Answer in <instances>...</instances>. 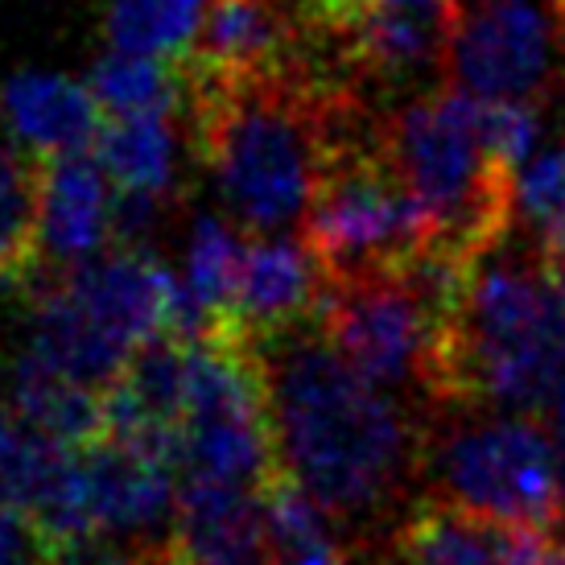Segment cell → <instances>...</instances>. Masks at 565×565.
<instances>
[{"mask_svg":"<svg viewBox=\"0 0 565 565\" xmlns=\"http://www.w3.org/2000/svg\"><path fill=\"white\" fill-rule=\"evenodd\" d=\"M244 268V239L220 215H203L190 227L186 244V281L206 306L211 322H236V285Z\"/></svg>","mask_w":565,"mask_h":565,"instance_id":"44dd1931","label":"cell"},{"mask_svg":"<svg viewBox=\"0 0 565 565\" xmlns=\"http://www.w3.org/2000/svg\"><path fill=\"white\" fill-rule=\"evenodd\" d=\"M565 367V306L541 265L487 252L455 322L441 330L425 396L455 408L545 413Z\"/></svg>","mask_w":565,"mask_h":565,"instance_id":"7a4b0ae2","label":"cell"},{"mask_svg":"<svg viewBox=\"0 0 565 565\" xmlns=\"http://www.w3.org/2000/svg\"><path fill=\"white\" fill-rule=\"evenodd\" d=\"M203 4L206 0H111L104 17L108 46L178 63L203 30Z\"/></svg>","mask_w":565,"mask_h":565,"instance_id":"d6986e66","label":"cell"},{"mask_svg":"<svg viewBox=\"0 0 565 565\" xmlns=\"http://www.w3.org/2000/svg\"><path fill=\"white\" fill-rule=\"evenodd\" d=\"M396 557L405 565H545L550 545L541 529L425 495L396 529Z\"/></svg>","mask_w":565,"mask_h":565,"instance_id":"30bf717a","label":"cell"},{"mask_svg":"<svg viewBox=\"0 0 565 565\" xmlns=\"http://www.w3.org/2000/svg\"><path fill=\"white\" fill-rule=\"evenodd\" d=\"M516 215L541 236V244L565 239V145L520 166Z\"/></svg>","mask_w":565,"mask_h":565,"instance_id":"7402d4cb","label":"cell"},{"mask_svg":"<svg viewBox=\"0 0 565 565\" xmlns=\"http://www.w3.org/2000/svg\"><path fill=\"white\" fill-rule=\"evenodd\" d=\"M462 0H367L334 46L351 75L417 83L450 58Z\"/></svg>","mask_w":565,"mask_h":565,"instance_id":"ba28073f","label":"cell"},{"mask_svg":"<svg viewBox=\"0 0 565 565\" xmlns=\"http://www.w3.org/2000/svg\"><path fill=\"white\" fill-rule=\"evenodd\" d=\"M42 161V252L58 265H79L111 244V199L108 178L95 149L50 153Z\"/></svg>","mask_w":565,"mask_h":565,"instance_id":"7c38bea8","label":"cell"},{"mask_svg":"<svg viewBox=\"0 0 565 565\" xmlns=\"http://www.w3.org/2000/svg\"><path fill=\"white\" fill-rule=\"evenodd\" d=\"M475 125L483 145L495 158L516 170L536 158V137H541V104L529 99H479L475 95Z\"/></svg>","mask_w":565,"mask_h":565,"instance_id":"603a6c76","label":"cell"},{"mask_svg":"<svg viewBox=\"0 0 565 565\" xmlns=\"http://www.w3.org/2000/svg\"><path fill=\"white\" fill-rule=\"evenodd\" d=\"M545 425H550L553 441H557V450H562V467H565V367H562V380H557V388H553L550 405H545Z\"/></svg>","mask_w":565,"mask_h":565,"instance_id":"4316f807","label":"cell"},{"mask_svg":"<svg viewBox=\"0 0 565 565\" xmlns=\"http://www.w3.org/2000/svg\"><path fill=\"white\" fill-rule=\"evenodd\" d=\"M438 479L450 500L541 533L565 520L562 450L533 413H500L455 429L438 450Z\"/></svg>","mask_w":565,"mask_h":565,"instance_id":"5b68a950","label":"cell"},{"mask_svg":"<svg viewBox=\"0 0 565 565\" xmlns=\"http://www.w3.org/2000/svg\"><path fill=\"white\" fill-rule=\"evenodd\" d=\"M9 405L25 425L54 441H66L75 450H87L92 441L108 434V417H104V393L83 384V380L66 376L63 367H54L46 355H38L25 347L13 363L9 376Z\"/></svg>","mask_w":565,"mask_h":565,"instance_id":"2e32d148","label":"cell"},{"mask_svg":"<svg viewBox=\"0 0 565 565\" xmlns=\"http://www.w3.org/2000/svg\"><path fill=\"white\" fill-rule=\"evenodd\" d=\"M83 467H87V491H92V512L99 529L145 536L158 529L161 516H173L178 467L166 458L104 434L83 450Z\"/></svg>","mask_w":565,"mask_h":565,"instance_id":"4fadbf2b","label":"cell"},{"mask_svg":"<svg viewBox=\"0 0 565 565\" xmlns=\"http://www.w3.org/2000/svg\"><path fill=\"white\" fill-rule=\"evenodd\" d=\"M545 565H565V545H562V550H550V557H545Z\"/></svg>","mask_w":565,"mask_h":565,"instance_id":"f1b7e54d","label":"cell"},{"mask_svg":"<svg viewBox=\"0 0 565 565\" xmlns=\"http://www.w3.org/2000/svg\"><path fill=\"white\" fill-rule=\"evenodd\" d=\"M310 322L372 384H417L422 393L446 330L405 273H376L355 281L322 277Z\"/></svg>","mask_w":565,"mask_h":565,"instance_id":"8992f818","label":"cell"},{"mask_svg":"<svg viewBox=\"0 0 565 565\" xmlns=\"http://www.w3.org/2000/svg\"><path fill=\"white\" fill-rule=\"evenodd\" d=\"M565 46L553 0H462L446 66L455 87L479 99H529L541 104L557 92Z\"/></svg>","mask_w":565,"mask_h":565,"instance_id":"52a82bcc","label":"cell"},{"mask_svg":"<svg viewBox=\"0 0 565 565\" xmlns=\"http://www.w3.org/2000/svg\"><path fill=\"white\" fill-rule=\"evenodd\" d=\"M4 565H54V562H50V550L42 545V536H33V545H25V550L17 553V557H9Z\"/></svg>","mask_w":565,"mask_h":565,"instance_id":"83f0119b","label":"cell"},{"mask_svg":"<svg viewBox=\"0 0 565 565\" xmlns=\"http://www.w3.org/2000/svg\"><path fill=\"white\" fill-rule=\"evenodd\" d=\"M42 260V161L0 132V277L30 281Z\"/></svg>","mask_w":565,"mask_h":565,"instance_id":"ac0fdd59","label":"cell"},{"mask_svg":"<svg viewBox=\"0 0 565 565\" xmlns=\"http://www.w3.org/2000/svg\"><path fill=\"white\" fill-rule=\"evenodd\" d=\"M541 273H545V281L553 285L557 301L565 306V239L541 244Z\"/></svg>","mask_w":565,"mask_h":565,"instance_id":"484cf974","label":"cell"},{"mask_svg":"<svg viewBox=\"0 0 565 565\" xmlns=\"http://www.w3.org/2000/svg\"><path fill=\"white\" fill-rule=\"evenodd\" d=\"M318 289H322V268L310 256L306 239L294 244V239L268 232V236L244 244V268H239L232 318L252 339H268L298 322H310Z\"/></svg>","mask_w":565,"mask_h":565,"instance_id":"5bb4252c","label":"cell"},{"mask_svg":"<svg viewBox=\"0 0 565 565\" xmlns=\"http://www.w3.org/2000/svg\"><path fill=\"white\" fill-rule=\"evenodd\" d=\"M0 108H4L13 137L33 158L95 149V137L108 116L92 87L63 79V75H42V71H25L4 83Z\"/></svg>","mask_w":565,"mask_h":565,"instance_id":"9a60e30c","label":"cell"},{"mask_svg":"<svg viewBox=\"0 0 565 565\" xmlns=\"http://www.w3.org/2000/svg\"><path fill=\"white\" fill-rule=\"evenodd\" d=\"M363 4H367V0H301V17L310 21V30L334 42V38L360 17Z\"/></svg>","mask_w":565,"mask_h":565,"instance_id":"cb8c5ba5","label":"cell"},{"mask_svg":"<svg viewBox=\"0 0 565 565\" xmlns=\"http://www.w3.org/2000/svg\"><path fill=\"white\" fill-rule=\"evenodd\" d=\"M161 553L166 565H277L265 495L220 479H182Z\"/></svg>","mask_w":565,"mask_h":565,"instance_id":"9c48e42d","label":"cell"},{"mask_svg":"<svg viewBox=\"0 0 565 565\" xmlns=\"http://www.w3.org/2000/svg\"><path fill=\"white\" fill-rule=\"evenodd\" d=\"M33 536L38 533H33V524L25 520V512L0 500V565L9 562V557H17L25 545H33Z\"/></svg>","mask_w":565,"mask_h":565,"instance_id":"d4e9b609","label":"cell"},{"mask_svg":"<svg viewBox=\"0 0 565 565\" xmlns=\"http://www.w3.org/2000/svg\"><path fill=\"white\" fill-rule=\"evenodd\" d=\"M87 87L108 116H137V111H182V79L178 66L149 54L108 50L92 66Z\"/></svg>","mask_w":565,"mask_h":565,"instance_id":"ffe728a7","label":"cell"},{"mask_svg":"<svg viewBox=\"0 0 565 565\" xmlns=\"http://www.w3.org/2000/svg\"><path fill=\"white\" fill-rule=\"evenodd\" d=\"M380 141L425 206L434 244L471 260L500 248L516 220V170L483 145L471 92L408 99L380 125Z\"/></svg>","mask_w":565,"mask_h":565,"instance_id":"3957f363","label":"cell"},{"mask_svg":"<svg viewBox=\"0 0 565 565\" xmlns=\"http://www.w3.org/2000/svg\"><path fill=\"white\" fill-rule=\"evenodd\" d=\"M301 232L327 281L401 273L434 244L425 206L363 111L330 145Z\"/></svg>","mask_w":565,"mask_h":565,"instance_id":"277c9868","label":"cell"},{"mask_svg":"<svg viewBox=\"0 0 565 565\" xmlns=\"http://www.w3.org/2000/svg\"><path fill=\"white\" fill-rule=\"evenodd\" d=\"M265 355L277 458L334 520H372L422 458V434L310 322L256 339Z\"/></svg>","mask_w":565,"mask_h":565,"instance_id":"6da1fadb","label":"cell"},{"mask_svg":"<svg viewBox=\"0 0 565 565\" xmlns=\"http://www.w3.org/2000/svg\"><path fill=\"white\" fill-rule=\"evenodd\" d=\"M95 153L120 190L170 194L178 170V137L173 111H137V116H104L95 137Z\"/></svg>","mask_w":565,"mask_h":565,"instance_id":"e0dca14e","label":"cell"},{"mask_svg":"<svg viewBox=\"0 0 565 565\" xmlns=\"http://www.w3.org/2000/svg\"><path fill=\"white\" fill-rule=\"evenodd\" d=\"M315 42L310 21H298L285 0H211L199 46L182 58L223 75H268L301 66L315 54Z\"/></svg>","mask_w":565,"mask_h":565,"instance_id":"8fae6325","label":"cell"}]
</instances>
